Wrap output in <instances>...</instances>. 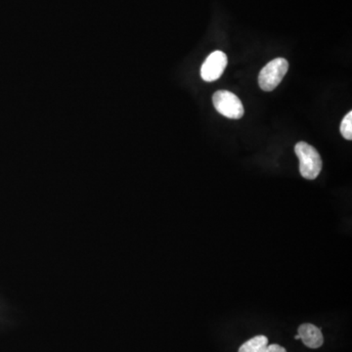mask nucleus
<instances>
[{
    "mask_svg": "<svg viewBox=\"0 0 352 352\" xmlns=\"http://www.w3.org/2000/svg\"><path fill=\"white\" fill-rule=\"evenodd\" d=\"M296 156L300 159V173L302 177L308 180H314L318 177L322 170L320 154L307 142L296 143L295 147Z\"/></svg>",
    "mask_w": 352,
    "mask_h": 352,
    "instance_id": "f257e3e1",
    "label": "nucleus"
},
{
    "mask_svg": "<svg viewBox=\"0 0 352 352\" xmlns=\"http://www.w3.org/2000/svg\"><path fill=\"white\" fill-rule=\"evenodd\" d=\"M288 69V61L284 58H276L272 60L259 73V87L263 91H273L283 80Z\"/></svg>",
    "mask_w": 352,
    "mask_h": 352,
    "instance_id": "f03ea898",
    "label": "nucleus"
},
{
    "mask_svg": "<svg viewBox=\"0 0 352 352\" xmlns=\"http://www.w3.org/2000/svg\"><path fill=\"white\" fill-rule=\"evenodd\" d=\"M215 110L228 119L239 120L244 116L242 102L235 94L226 90H219L212 96Z\"/></svg>",
    "mask_w": 352,
    "mask_h": 352,
    "instance_id": "7ed1b4c3",
    "label": "nucleus"
},
{
    "mask_svg": "<svg viewBox=\"0 0 352 352\" xmlns=\"http://www.w3.org/2000/svg\"><path fill=\"white\" fill-rule=\"evenodd\" d=\"M228 59L222 51H214L204 62L201 68V76L205 82H212L223 75Z\"/></svg>",
    "mask_w": 352,
    "mask_h": 352,
    "instance_id": "20e7f679",
    "label": "nucleus"
},
{
    "mask_svg": "<svg viewBox=\"0 0 352 352\" xmlns=\"http://www.w3.org/2000/svg\"><path fill=\"white\" fill-rule=\"evenodd\" d=\"M298 335L303 344L309 349H319L323 346L324 337L320 329L314 324L305 323L298 327Z\"/></svg>",
    "mask_w": 352,
    "mask_h": 352,
    "instance_id": "39448f33",
    "label": "nucleus"
},
{
    "mask_svg": "<svg viewBox=\"0 0 352 352\" xmlns=\"http://www.w3.org/2000/svg\"><path fill=\"white\" fill-rule=\"evenodd\" d=\"M268 346V339L265 336H256L241 346L238 352H263Z\"/></svg>",
    "mask_w": 352,
    "mask_h": 352,
    "instance_id": "423d86ee",
    "label": "nucleus"
},
{
    "mask_svg": "<svg viewBox=\"0 0 352 352\" xmlns=\"http://www.w3.org/2000/svg\"><path fill=\"white\" fill-rule=\"evenodd\" d=\"M340 133L346 140L352 139V112L347 113L340 124Z\"/></svg>",
    "mask_w": 352,
    "mask_h": 352,
    "instance_id": "0eeeda50",
    "label": "nucleus"
},
{
    "mask_svg": "<svg viewBox=\"0 0 352 352\" xmlns=\"http://www.w3.org/2000/svg\"><path fill=\"white\" fill-rule=\"evenodd\" d=\"M263 352H287L283 346L279 344H268L267 347L264 349Z\"/></svg>",
    "mask_w": 352,
    "mask_h": 352,
    "instance_id": "6e6552de",
    "label": "nucleus"
},
{
    "mask_svg": "<svg viewBox=\"0 0 352 352\" xmlns=\"http://www.w3.org/2000/svg\"><path fill=\"white\" fill-rule=\"evenodd\" d=\"M295 339L296 340H300V336L296 335V337H295Z\"/></svg>",
    "mask_w": 352,
    "mask_h": 352,
    "instance_id": "1a4fd4ad",
    "label": "nucleus"
}]
</instances>
